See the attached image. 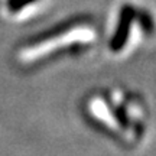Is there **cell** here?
Masks as SVG:
<instances>
[{"label": "cell", "mask_w": 156, "mask_h": 156, "mask_svg": "<svg viewBox=\"0 0 156 156\" xmlns=\"http://www.w3.org/2000/svg\"><path fill=\"white\" fill-rule=\"evenodd\" d=\"M136 17V10L132 5H124L119 15V22H117L116 30L110 41V49L113 52H120L127 44L130 29L133 25V20Z\"/></svg>", "instance_id": "6da1fadb"}, {"label": "cell", "mask_w": 156, "mask_h": 156, "mask_svg": "<svg viewBox=\"0 0 156 156\" xmlns=\"http://www.w3.org/2000/svg\"><path fill=\"white\" fill-rule=\"evenodd\" d=\"M34 2H36V0H9L7 6H9L10 12H19L25 6H28L29 3H34Z\"/></svg>", "instance_id": "7a4b0ae2"}]
</instances>
